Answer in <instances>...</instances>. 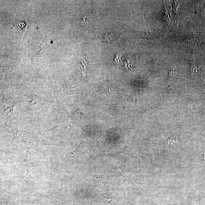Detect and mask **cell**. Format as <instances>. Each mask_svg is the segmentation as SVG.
I'll return each mask as SVG.
<instances>
[{
  "mask_svg": "<svg viewBox=\"0 0 205 205\" xmlns=\"http://www.w3.org/2000/svg\"><path fill=\"white\" fill-rule=\"evenodd\" d=\"M25 26V24L24 23H20V22H19V23H16L14 25V26H13V29H17L18 28V30H17L18 31H21V30H23V28H24Z\"/></svg>",
  "mask_w": 205,
  "mask_h": 205,
  "instance_id": "cell-5",
  "label": "cell"
},
{
  "mask_svg": "<svg viewBox=\"0 0 205 205\" xmlns=\"http://www.w3.org/2000/svg\"><path fill=\"white\" fill-rule=\"evenodd\" d=\"M191 73L192 76H195L198 73V68L195 65H192L191 68Z\"/></svg>",
  "mask_w": 205,
  "mask_h": 205,
  "instance_id": "cell-6",
  "label": "cell"
},
{
  "mask_svg": "<svg viewBox=\"0 0 205 205\" xmlns=\"http://www.w3.org/2000/svg\"><path fill=\"white\" fill-rule=\"evenodd\" d=\"M200 40H198L197 39H195V38H193V39L191 38V39H188V40L186 41V42H187L188 43H190L191 44H198L200 42Z\"/></svg>",
  "mask_w": 205,
  "mask_h": 205,
  "instance_id": "cell-7",
  "label": "cell"
},
{
  "mask_svg": "<svg viewBox=\"0 0 205 205\" xmlns=\"http://www.w3.org/2000/svg\"><path fill=\"white\" fill-rule=\"evenodd\" d=\"M202 17L205 18V7H204V9H203V11L202 12Z\"/></svg>",
  "mask_w": 205,
  "mask_h": 205,
  "instance_id": "cell-8",
  "label": "cell"
},
{
  "mask_svg": "<svg viewBox=\"0 0 205 205\" xmlns=\"http://www.w3.org/2000/svg\"><path fill=\"white\" fill-rule=\"evenodd\" d=\"M70 126L71 127L82 126L87 123L86 117L78 107L71 106L70 107Z\"/></svg>",
  "mask_w": 205,
  "mask_h": 205,
  "instance_id": "cell-3",
  "label": "cell"
},
{
  "mask_svg": "<svg viewBox=\"0 0 205 205\" xmlns=\"http://www.w3.org/2000/svg\"><path fill=\"white\" fill-rule=\"evenodd\" d=\"M14 137L23 151L39 150L38 138L35 134L28 132L16 131L15 133Z\"/></svg>",
  "mask_w": 205,
  "mask_h": 205,
  "instance_id": "cell-1",
  "label": "cell"
},
{
  "mask_svg": "<svg viewBox=\"0 0 205 205\" xmlns=\"http://www.w3.org/2000/svg\"><path fill=\"white\" fill-rule=\"evenodd\" d=\"M1 113L5 124L12 128L17 127V120L14 114L17 102L8 100L1 94Z\"/></svg>",
  "mask_w": 205,
  "mask_h": 205,
  "instance_id": "cell-2",
  "label": "cell"
},
{
  "mask_svg": "<svg viewBox=\"0 0 205 205\" xmlns=\"http://www.w3.org/2000/svg\"><path fill=\"white\" fill-rule=\"evenodd\" d=\"M29 108H34L39 107L40 106L41 101L40 98L38 96L34 95L30 96L29 99Z\"/></svg>",
  "mask_w": 205,
  "mask_h": 205,
  "instance_id": "cell-4",
  "label": "cell"
}]
</instances>
